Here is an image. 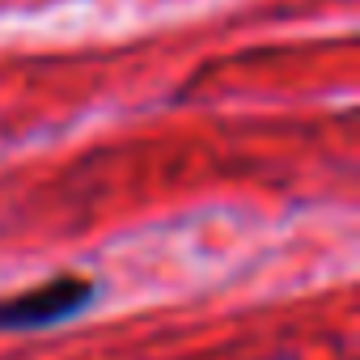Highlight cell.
<instances>
[{
    "instance_id": "obj_1",
    "label": "cell",
    "mask_w": 360,
    "mask_h": 360,
    "mask_svg": "<svg viewBox=\"0 0 360 360\" xmlns=\"http://www.w3.org/2000/svg\"><path fill=\"white\" fill-rule=\"evenodd\" d=\"M98 297V284L89 276H56L43 280L26 292L0 297V335L13 330H43L56 322H68L77 314H85Z\"/></svg>"
}]
</instances>
